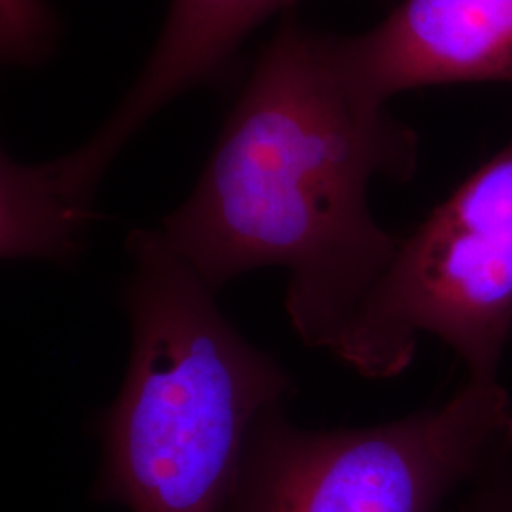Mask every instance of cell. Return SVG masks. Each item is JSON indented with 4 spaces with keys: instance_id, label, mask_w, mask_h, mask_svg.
I'll return each mask as SVG.
<instances>
[{
    "instance_id": "6da1fadb",
    "label": "cell",
    "mask_w": 512,
    "mask_h": 512,
    "mask_svg": "<svg viewBox=\"0 0 512 512\" xmlns=\"http://www.w3.org/2000/svg\"><path fill=\"white\" fill-rule=\"evenodd\" d=\"M416 169V133L351 82L338 37L289 10L202 177L156 230L215 294L258 268H287L296 336L334 353L399 247L372 217L368 186Z\"/></svg>"
},
{
    "instance_id": "7a4b0ae2",
    "label": "cell",
    "mask_w": 512,
    "mask_h": 512,
    "mask_svg": "<svg viewBox=\"0 0 512 512\" xmlns=\"http://www.w3.org/2000/svg\"><path fill=\"white\" fill-rule=\"evenodd\" d=\"M126 245L131 349L97 420L93 497L129 512H226L247 437L293 397V378L239 334L158 230H133Z\"/></svg>"
},
{
    "instance_id": "3957f363",
    "label": "cell",
    "mask_w": 512,
    "mask_h": 512,
    "mask_svg": "<svg viewBox=\"0 0 512 512\" xmlns=\"http://www.w3.org/2000/svg\"><path fill=\"white\" fill-rule=\"evenodd\" d=\"M512 459V397L467 380L446 403L353 429H302L274 406L255 421L226 512H437Z\"/></svg>"
},
{
    "instance_id": "277c9868",
    "label": "cell",
    "mask_w": 512,
    "mask_h": 512,
    "mask_svg": "<svg viewBox=\"0 0 512 512\" xmlns=\"http://www.w3.org/2000/svg\"><path fill=\"white\" fill-rule=\"evenodd\" d=\"M421 336L452 349L467 380H499L512 338V139L399 239L334 355L387 380L412 363Z\"/></svg>"
},
{
    "instance_id": "5b68a950",
    "label": "cell",
    "mask_w": 512,
    "mask_h": 512,
    "mask_svg": "<svg viewBox=\"0 0 512 512\" xmlns=\"http://www.w3.org/2000/svg\"><path fill=\"white\" fill-rule=\"evenodd\" d=\"M338 46L351 82L382 105L427 86L512 82V0H401Z\"/></svg>"
},
{
    "instance_id": "8992f818",
    "label": "cell",
    "mask_w": 512,
    "mask_h": 512,
    "mask_svg": "<svg viewBox=\"0 0 512 512\" xmlns=\"http://www.w3.org/2000/svg\"><path fill=\"white\" fill-rule=\"evenodd\" d=\"M296 2L171 0L156 48L118 109L82 147L52 162L57 183L76 200L93 202L110 162L156 112L217 76L262 21Z\"/></svg>"
},
{
    "instance_id": "52a82bcc",
    "label": "cell",
    "mask_w": 512,
    "mask_h": 512,
    "mask_svg": "<svg viewBox=\"0 0 512 512\" xmlns=\"http://www.w3.org/2000/svg\"><path fill=\"white\" fill-rule=\"evenodd\" d=\"M54 14L46 0H2V59L6 65H37L50 54Z\"/></svg>"
},
{
    "instance_id": "ba28073f",
    "label": "cell",
    "mask_w": 512,
    "mask_h": 512,
    "mask_svg": "<svg viewBox=\"0 0 512 512\" xmlns=\"http://www.w3.org/2000/svg\"><path fill=\"white\" fill-rule=\"evenodd\" d=\"M473 486V494L459 512H512L511 463L482 476Z\"/></svg>"
}]
</instances>
